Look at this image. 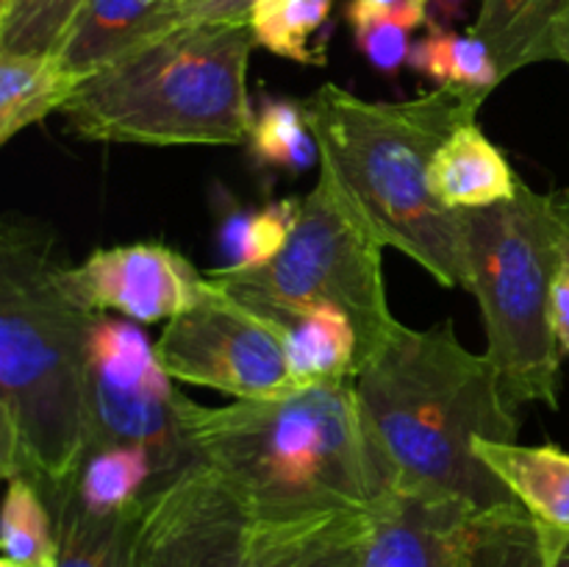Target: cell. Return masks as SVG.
Segmentation results:
<instances>
[{
  "mask_svg": "<svg viewBox=\"0 0 569 567\" xmlns=\"http://www.w3.org/2000/svg\"><path fill=\"white\" fill-rule=\"evenodd\" d=\"M98 311L67 284L53 239L22 217L0 226V472L53 509L87 456V365Z\"/></svg>",
  "mask_w": 569,
  "mask_h": 567,
  "instance_id": "1",
  "label": "cell"
},
{
  "mask_svg": "<svg viewBox=\"0 0 569 567\" xmlns=\"http://www.w3.org/2000/svg\"><path fill=\"white\" fill-rule=\"evenodd\" d=\"M481 98L433 87L411 100H367L326 83L303 100L320 145V176L383 245L445 289L470 292L465 215L433 195L431 165L456 128L478 120Z\"/></svg>",
  "mask_w": 569,
  "mask_h": 567,
  "instance_id": "2",
  "label": "cell"
},
{
  "mask_svg": "<svg viewBox=\"0 0 569 567\" xmlns=\"http://www.w3.org/2000/svg\"><path fill=\"white\" fill-rule=\"evenodd\" d=\"M353 387L392 493L465 500L481 509L520 504L476 454L478 439L517 442L520 420L506 404L489 356L467 350L453 322H400Z\"/></svg>",
  "mask_w": 569,
  "mask_h": 567,
  "instance_id": "3",
  "label": "cell"
},
{
  "mask_svg": "<svg viewBox=\"0 0 569 567\" xmlns=\"http://www.w3.org/2000/svg\"><path fill=\"white\" fill-rule=\"evenodd\" d=\"M183 426L194 459L237 489L256 523L376 509L392 495L353 378L228 406L187 398Z\"/></svg>",
  "mask_w": 569,
  "mask_h": 567,
  "instance_id": "4",
  "label": "cell"
},
{
  "mask_svg": "<svg viewBox=\"0 0 569 567\" xmlns=\"http://www.w3.org/2000/svg\"><path fill=\"white\" fill-rule=\"evenodd\" d=\"M256 44L250 22L176 28L89 76L61 115L89 142L248 145Z\"/></svg>",
  "mask_w": 569,
  "mask_h": 567,
  "instance_id": "5",
  "label": "cell"
},
{
  "mask_svg": "<svg viewBox=\"0 0 569 567\" xmlns=\"http://www.w3.org/2000/svg\"><path fill=\"white\" fill-rule=\"evenodd\" d=\"M470 248V292L487 334L500 389L520 415L526 404L559 409L561 348L550 326L553 284L569 250V192L517 195L487 209H461Z\"/></svg>",
  "mask_w": 569,
  "mask_h": 567,
  "instance_id": "6",
  "label": "cell"
},
{
  "mask_svg": "<svg viewBox=\"0 0 569 567\" xmlns=\"http://www.w3.org/2000/svg\"><path fill=\"white\" fill-rule=\"evenodd\" d=\"M206 276L256 309L281 315L331 306L345 311L359 337L353 378L400 326L387 300L383 245L350 215L322 176L300 203L298 222L276 259L256 270L214 267Z\"/></svg>",
  "mask_w": 569,
  "mask_h": 567,
  "instance_id": "7",
  "label": "cell"
},
{
  "mask_svg": "<svg viewBox=\"0 0 569 567\" xmlns=\"http://www.w3.org/2000/svg\"><path fill=\"white\" fill-rule=\"evenodd\" d=\"M187 395L164 370L133 322L98 315L87 365V454L98 448H139L150 456L159 484L194 465L183 426Z\"/></svg>",
  "mask_w": 569,
  "mask_h": 567,
  "instance_id": "8",
  "label": "cell"
},
{
  "mask_svg": "<svg viewBox=\"0 0 569 567\" xmlns=\"http://www.w3.org/2000/svg\"><path fill=\"white\" fill-rule=\"evenodd\" d=\"M365 567H545V528L520 504L392 493L372 515Z\"/></svg>",
  "mask_w": 569,
  "mask_h": 567,
  "instance_id": "9",
  "label": "cell"
},
{
  "mask_svg": "<svg viewBox=\"0 0 569 567\" xmlns=\"http://www.w3.org/2000/svg\"><path fill=\"white\" fill-rule=\"evenodd\" d=\"M156 356L176 381L217 389L233 400L281 398L298 389L283 322L217 281L203 304L167 320L156 339Z\"/></svg>",
  "mask_w": 569,
  "mask_h": 567,
  "instance_id": "10",
  "label": "cell"
},
{
  "mask_svg": "<svg viewBox=\"0 0 569 567\" xmlns=\"http://www.w3.org/2000/svg\"><path fill=\"white\" fill-rule=\"evenodd\" d=\"M253 515L237 489L194 461L144 498L128 567H250Z\"/></svg>",
  "mask_w": 569,
  "mask_h": 567,
  "instance_id": "11",
  "label": "cell"
},
{
  "mask_svg": "<svg viewBox=\"0 0 569 567\" xmlns=\"http://www.w3.org/2000/svg\"><path fill=\"white\" fill-rule=\"evenodd\" d=\"M67 284L98 315L120 311L133 322L172 320L214 292L209 276L159 242L94 250L81 265L67 267Z\"/></svg>",
  "mask_w": 569,
  "mask_h": 567,
  "instance_id": "12",
  "label": "cell"
},
{
  "mask_svg": "<svg viewBox=\"0 0 569 567\" xmlns=\"http://www.w3.org/2000/svg\"><path fill=\"white\" fill-rule=\"evenodd\" d=\"M376 509L256 523L250 567H365Z\"/></svg>",
  "mask_w": 569,
  "mask_h": 567,
  "instance_id": "13",
  "label": "cell"
},
{
  "mask_svg": "<svg viewBox=\"0 0 569 567\" xmlns=\"http://www.w3.org/2000/svg\"><path fill=\"white\" fill-rule=\"evenodd\" d=\"M178 0H87L56 56L81 81L172 31Z\"/></svg>",
  "mask_w": 569,
  "mask_h": 567,
  "instance_id": "14",
  "label": "cell"
},
{
  "mask_svg": "<svg viewBox=\"0 0 569 567\" xmlns=\"http://www.w3.org/2000/svg\"><path fill=\"white\" fill-rule=\"evenodd\" d=\"M520 183L498 145L478 128V120L456 128L433 156L431 189L456 211L511 200Z\"/></svg>",
  "mask_w": 569,
  "mask_h": 567,
  "instance_id": "15",
  "label": "cell"
},
{
  "mask_svg": "<svg viewBox=\"0 0 569 567\" xmlns=\"http://www.w3.org/2000/svg\"><path fill=\"white\" fill-rule=\"evenodd\" d=\"M476 454L539 523L569 531V454L556 445L478 439Z\"/></svg>",
  "mask_w": 569,
  "mask_h": 567,
  "instance_id": "16",
  "label": "cell"
},
{
  "mask_svg": "<svg viewBox=\"0 0 569 567\" xmlns=\"http://www.w3.org/2000/svg\"><path fill=\"white\" fill-rule=\"evenodd\" d=\"M264 311V309H261ZM283 322L289 370L295 387H317L353 378L359 359V337L345 311L311 306L300 311H267Z\"/></svg>",
  "mask_w": 569,
  "mask_h": 567,
  "instance_id": "17",
  "label": "cell"
},
{
  "mask_svg": "<svg viewBox=\"0 0 569 567\" xmlns=\"http://www.w3.org/2000/svg\"><path fill=\"white\" fill-rule=\"evenodd\" d=\"M569 0H481L472 31L487 42L500 78L553 61V33Z\"/></svg>",
  "mask_w": 569,
  "mask_h": 567,
  "instance_id": "18",
  "label": "cell"
},
{
  "mask_svg": "<svg viewBox=\"0 0 569 567\" xmlns=\"http://www.w3.org/2000/svg\"><path fill=\"white\" fill-rule=\"evenodd\" d=\"M81 83L56 53H0V145L53 111H64Z\"/></svg>",
  "mask_w": 569,
  "mask_h": 567,
  "instance_id": "19",
  "label": "cell"
},
{
  "mask_svg": "<svg viewBox=\"0 0 569 567\" xmlns=\"http://www.w3.org/2000/svg\"><path fill=\"white\" fill-rule=\"evenodd\" d=\"M142 504L117 515H100L87 509L76 493L67 489L53 506L56 531H59L56 567H128L133 528Z\"/></svg>",
  "mask_w": 569,
  "mask_h": 567,
  "instance_id": "20",
  "label": "cell"
},
{
  "mask_svg": "<svg viewBox=\"0 0 569 567\" xmlns=\"http://www.w3.org/2000/svg\"><path fill=\"white\" fill-rule=\"evenodd\" d=\"M409 67L442 89L487 100L503 83L492 50L476 31H453L431 22L426 37L415 42Z\"/></svg>",
  "mask_w": 569,
  "mask_h": 567,
  "instance_id": "21",
  "label": "cell"
},
{
  "mask_svg": "<svg viewBox=\"0 0 569 567\" xmlns=\"http://www.w3.org/2000/svg\"><path fill=\"white\" fill-rule=\"evenodd\" d=\"M159 476L150 456L139 448H98L83 456L70 489L87 509L100 515L137 509L153 489Z\"/></svg>",
  "mask_w": 569,
  "mask_h": 567,
  "instance_id": "22",
  "label": "cell"
},
{
  "mask_svg": "<svg viewBox=\"0 0 569 567\" xmlns=\"http://www.w3.org/2000/svg\"><path fill=\"white\" fill-rule=\"evenodd\" d=\"M298 198L272 200L267 206H231L220 220L222 270H256L276 259L298 222Z\"/></svg>",
  "mask_w": 569,
  "mask_h": 567,
  "instance_id": "23",
  "label": "cell"
},
{
  "mask_svg": "<svg viewBox=\"0 0 569 567\" xmlns=\"http://www.w3.org/2000/svg\"><path fill=\"white\" fill-rule=\"evenodd\" d=\"M0 545H3V559L20 567H56L59 556L56 515L42 489L22 476L6 481Z\"/></svg>",
  "mask_w": 569,
  "mask_h": 567,
  "instance_id": "24",
  "label": "cell"
},
{
  "mask_svg": "<svg viewBox=\"0 0 569 567\" xmlns=\"http://www.w3.org/2000/svg\"><path fill=\"white\" fill-rule=\"evenodd\" d=\"M244 148L261 167H276L292 176L320 161V145L311 133L303 100L267 98L256 109L253 128Z\"/></svg>",
  "mask_w": 569,
  "mask_h": 567,
  "instance_id": "25",
  "label": "cell"
},
{
  "mask_svg": "<svg viewBox=\"0 0 569 567\" xmlns=\"http://www.w3.org/2000/svg\"><path fill=\"white\" fill-rule=\"evenodd\" d=\"M333 0H259L250 28L259 48L298 64H326V50L315 48L317 33L331 17Z\"/></svg>",
  "mask_w": 569,
  "mask_h": 567,
  "instance_id": "26",
  "label": "cell"
},
{
  "mask_svg": "<svg viewBox=\"0 0 569 567\" xmlns=\"http://www.w3.org/2000/svg\"><path fill=\"white\" fill-rule=\"evenodd\" d=\"M87 0H0V53L48 56Z\"/></svg>",
  "mask_w": 569,
  "mask_h": 567,
  "instance_id": "27",
  "label": "cell"
},
{
  "mask_svg": "<svg viewBox=\"0 0 569 567\" xmlns=\"http://www.w3.org/2000/svg\"><path fill=\"white\" fill-rule=\"evenodd\" d=\"M411 31L415 28L409 22L383 17V20H367L353 26V39L376 70L392 76L400 67L409 64L411 48H415Z\"/></svg>",
  "mask_w": 569,
  "mask_h": 567,
  "instance_id": "28",
  "label": "cell"
},
{
  "mask_svg": "<svg viewBox=\"0 0 569 567\" xmlns=\"http://www.w3.org/2000/svg\"><path fill=\"white\" fill-rule=\"evenodd\" d=\"M259 0H178L172 14V31L187 26H226V22H250Z\"/></svg>",
  "mask_w": 569,
  "mask_h": 567,
  "instance_id": "29",
  "label": "cell"
},
{
  "mask_svg": "<svg viewBox=\"0 0 569 567\" xmlns=\"http://www.w3.org/2000/svg\"><path fill=\"white\" fill-rule=\"evenodd\" d=\"M428 6L431 0H350L348 20L350 26H359L367 20L395 17V20L409 22L411 28H420L428 20Z\"/></svg>",
  "mask_w": 569,
  "mask_h": 567,
  "instance_id": "30",
  "label": "cell"
},
{
  "mask_svg": "<svg viewBox=\"0 0 569 567\" xmlns=\"http://www.w3.org/2000/svg\"><path fill=\"white\" fill-rule=\"evenodd\" d=\"M550 326L559 339L561 354L569 356V250L561 261V270L553 284V304H550Z\"/></svg>",
  "mask_w": 569,
  "mask_h": 567,
  "instance_id": "31",
  "label": "cell"
},
{
  "mask_svg": "<svg viewBox=\"0 0 569 567\" xmlns=\"http://www.w3.org/2000/svg\"><path fill=\"white\" fill-rule=\"evenodd\" d=\"M545 567H569V531L545 526Z\"/></svg>",
  "mask_w": 569,
  "mask_h": 567,
  "instance_id": "32",
  "label": "cell"
},
{
  "mask_svg": "<svg viewBox=\"0 0 569 567\" xmlns=\"http://www.w3.org/2000/svg\"><path fill=\"white\" fill-rule=\"evenodd\" d=\"M553 61H565L569 67V9L565 11V17L559 20L553 33Z\"/></svg>",
  "mask_w": 569,
  "mask_h": 567,
  "instance_id": "33",
  "label": "cell"
},
{
  "mask_svg": "<svg viewBox=\"0 0 569 567\" xmlns=\"http://www.w3.org/2000/svg\"><path fill=\"white\" fill-rule=\"evenodd\" d=\"M0 567H20V565H14V561H9V559H3V561H0Z\"/></svg>",
  "mask_w": 569,
  "mask_h": 567,
  "instance_id": "34",
  "label": "cell"
}]
</instances>
